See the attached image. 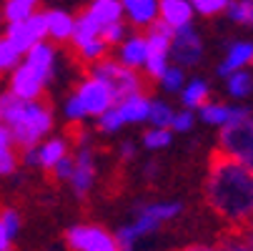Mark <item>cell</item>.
I'll return each instance as SVG.
<instances>
[{"mask_svg": "<svg viewBox=\"0 0 253 251\" xmlns=\"http://www.w3.org/2000/svg\"><path fill=\"white\" fill-rule=\"evenodd\" d=\"M203 201L226 226L243 231L253 219V168L215 153L203 178Z\"/></svg>", "mask_w": 253, "mask_h": 251, "instance_id": "obj_1", "label": "cell"}, {"mask_svg": "<svg viewBox=\"0 0 253 251\" xmlns=\"http://www.w3.org/2000/svg\"><path fill=\"white\" fill-rule=\"evenodd\" d=\"M183 208H186L183 201H178V199L138 201L133 206L130 219L113 231L121 251H138V246L146 241V239L156 236L163 226H168L175 219L183 216Z\"/></svg>", "mask_w": 253, "mask_h": 251, "instance_id": "obj_2", "label": "cell"}, {"mask_svg": "<svg viewBox=\"0 0 253 251\" xmlns=\"http://www.w3.org/2000/svg\"><path fill=\"white\" fill-rule=\"evenodd\" d=\"M55 70H58V50L53 43L43 41L33 46L23 55V60L10 70L8 91L23 100H41L48 83L55 78Z\"/></svg>", "mask_w": 253, "mask_h": 251, "instance_id": "obj_3", "label": "cell"}, {"mask_svg": "<svg viewBox=\"0 0 253 251\" xmlns=\"http://www.w3.org/2000/svg\"><path fill=\"white\" fill-rule=\"evenodd\" d=\"M53 126H55V118H53L50 105H45L43 100H25L20 116L8 128L13 133V143L23 151V149H33L38 143H43L50 136Z\"/></svg>", "mask_w": 253, "mask_h": 251, "instance_id": "obj_4", "label": "cell"}, {"mask_svg": "<svg viewBox=\"0 0 253 251\" xmlns=\"http://www.w3.org/2000/svg\"><path fill=\"white\" fill-rule=\"evenodd\" d=\"M90 76H95L98 81H103L108 88L113 91V96L121 100L126 96L133 93H143V76L140 70H130L126 65H121L116 58H103L98 63L90 65Z\"/></svg>", "mask_w": 253, "mask_h": 251, "instance_id": "obj_5", "label": "cell"}, {"mask_svg": "<svg viewBox=\"0 0 253 251\" xmlns=\"http://www.w3.org/2000/svg\"><path fill=\"white\" fill-rule=\"evenodd\" d=\"M63 246L65 251H121L113 231L90 221L68 226L63 234Z\"/></svg>", "mask_w": 253, "mask_h": 251, "instance_id": "obj_6", "label": "cell"}, {"mask_svg": "<svg viewBox=\"0 0 253 251\" xmlns=\"http://www.w3.org/2000/svg\"><path fill=\"white\" fill-rule=\"evenodd\" d=\"M218 153L253 168V113L218 131Z\"/></svg>", "mask_w": 253, "mask_h": 251, "instance_id": "obj_7", "label": "cell"}, {"mask_svg": "<svg viewBox=\"0 0 253 251\" xmlns=\"http://www.w3.org/2000/svg\"><path fill=\"white\" fill-rule=\"evenodd\" d=\"M170 38H173V28L166 25L163 20H156L146 28V41H148V58H146V70L148 78H161L166 73V68L170 65L168 58V48H170Z\"/></svg>", "mask_w": 253, "mask_h": 251, "instance_id": "obj_8", "label": "cell"}, {"mask_svg": "<svg viewBox=\"0 0 253 251\" xmlns=\"http://www.w3.org/2000/svg\"><path fill=\"white\" fill-rule=\"evenodd\" d=\"M73 161H76V168H73V176H70V191H73L76 199H88L95 189V181H98V156H95V149L93 143H76V151H73Z\"/></svg>", "mask_w": 253, "mask_h": 251, "instance_id": "obj_9", "label": "cell"}, {"mask_svg": "<svg viewBox=\"0 0 253 251\" xmlns=\"http://www.w3.org/2000/svg\"><path fill=\"white\" fill-rule=\"evenodd\" d=\"M203 55H206V43H203L201 33L193 25L173 30L170 48H168V58H170L173 65L193 68V65H198L203 60Z\"/></svg>", "mask_w": 253, "mask_h": 251, "instance_id": "obj_10", "label": "cell"}, {"mask_svg": "<svg viewBox=\"0 0 253 251\" xmlns=\"http://www.w3.org/2000/svg\"><path fill=\"white\" fill-rule=\"evenodd\" d=\"M73 96L81 100V105H83V111H85L88 118L103 116L108 108H113V105L118 103V98L113 96V91L108 88L103 81H98L95 76H90V73L78 81Z\"/></svg>", "mask_w": 253, "mask_h": 251, "instance_id": "obj_11", "label": "cell"}, {"mask_svg": "<svg viewBox=\"0 0 253 251\" xmlns=\"http://www.w3.org/2000/svg\"><path fill=\"white\" fill-rule=\"evenodd\" d=\"M3 35L20 50V55H25L33 46H38L43 41H48V23H45V10H35L28 20L23 23H13L3 28Z\"/></svg>", "mask_w": 253, "mask_h": 251, "instance_id": "obj_12", "label": "cell"}, {"mask_svg": "<svg viewBox=\"0 0 253 251\" xmlns=\"http://www.w3.org/2000/svg\"><path fill=\"white\" fill-rule=\"evenodd\" d=\"M248 116H251V108L243 105V103H223V100H211V98L196 111V118L203 126L218 128V131L231 126V123H238Z\"/></svg>", "mask_w": 253, "mask_h": 251, "instance_id": "obj_13", "label": "cell"}, {"mask_svg": "<svg viewBox=\"0 0 253 251\" xmlns=\"http://www.w3.org/2000/svg\"><path fill=\"white\" fill-rule=\"evenodd\" d=\"M253 65V41H231L226 46V53L218 63V68H215V73H218L221 78H228L231 73H236V70H243Z\"/></svg>", "mask_w": 253, "mask_h": 251, "instance_id": "obj_14", "label": "cell"}, {"mask_svg": "<svg viewBox=\"0 0 253 251\" xmlns=\"http://www.w3.org/2000/svg\"><path fill=\"white\" fill-rule=\"evenodd\" d=\"M148 58V41H146V33H130L128 38L118 46L116 60L130 70H143Z\"/></svg>", "mask_w": 253, "mask_h": 251, "instance_id": "obj_15", "label": "cell"}, {"mask_svg": "<svg viewBox=\"0 0 253 251\" xmlns=\"http://www.w3.org/2000/svg\"><path fill=\"white\" fill-rule=\"evenodd\" d=\"M193 8L188 0H158V20L170 25L173 30L193 25Z\"/></svg>", "mask_w": 253, "mask_h": 251, "instance_id": "obj_16", "label": "cell"}, {"mask_svg": "<svg viewBox=\"0 0 253 251\" xmlns=\"http://www.w3.org/2000/svg\"><path fill=\"white\" fill-rule=\"evenodd\" d=\"M118 113L123 118L126 126H140V123H148V108H151V98L146 93H133L121 98L118 103Z\"/></svg>", "mask_w": 253, "mask_h": 251, "instance_id": "obj_17", "label": "cell"}, {"mask_svg": "<svg viewBox=\"0 0 253 251\" xmlns=\"http://www.w3.org/2000/svg\"><path fill=\"white\" fill-rule=\"evenodd\" d=\"M123 18L130 20L135 28H148L158 20V0H121Z\"/></svg>", "mask_w": 253, "mask_h": 251, "instance_id": "obj_18", "label": "cell"}, {"mask_svg": "<svg viewBox=\"0 0 253 251\" xmlns=\"http://www.w3.org/2000/svg\"><path fill=\"white\" fill-rule=\"evenodd\" d=\"M70 143L73 141H68L65 136H48L43 143H38V168L48 171L70 153Z\"/></svg>", "mask_w": 253, "mask_h": 251, "instance_id": "obj_19", "label": "cell"}, {"mask_svg": "<svg viewBox=\"0 0 253 251\" xmlns=\"http://www.w3.org/2000/svg\"><path fill=\"white\" fill-rule=\"evenodd\" d=\"M45 23H48V38L55 43H68L76 33V15L60 8L45 10Z\"/></svg>", "mask_w": 253, "mask_h": 251, "instance_id": "obj_20", "label": "cell"}, {"mask_svg": "<svg viewBox=\"0 0 253 251\" xmlns=\"http://www.w3.org/2000/svg\"><path fill=\"white\" fill-rule=\"evenodd\" d=\"M95 23L105 30L108 25H113V23H123V5H121V0H90V5L85 8Z\"/></svg>", "mask_w": 253, "mask_h": 251, "instance_id": "obj_21", "label": "cell"}, {"mask_svg": "<svg viewBox=\"0 0 253 251\" xmlns=\"http://www.w3.org/2000/svg\"><path fill=\"white\" fill-rule=\"evenodd\" d=\"M180 96V105L183 108H188V111H198L201 105L211 98V86H208V81L206 78H188L186 81V86H183V91L178 93Z\"/></svg>", "mask_w": 253, "mask_h": 251, "instance_id": "obj_22", "label": "cell"}, {"mask_svg": "<svg viewBox=\"0 0 253 251\" xmlns=\"http://www.w3.org/2000/svg\"><path fill=\"white\" fill-rule=\"evenodd\" d=\"M226 81V93L228 98L233 100H246L253 96V70L243 68V70H236V73H231Z\"/></svg>", "mask_w": 253, "mask_h": 251, "instance_id": "obj_23", "label": "cell"}, {"mask_svg": "<svg viewBox=\"0 0 253 251\" xmlns=\"http://www.w3.org/2000/svg\"><path fill=\"white\" fill-rule=\"evenodd\" d=\"M173 143V131L170 128H146L140 136V146L146 149L148 153H158V151H166L170 149Z\"/></svg>", "mask_w": 253, "mask_h": 251, "instance_id": "obj_24", "label": "cell"}, {"mask_svg": "<svg viewBox=\"0 0 253 251\" xmlns=\"http://www.w3.org/2000/svg\"><path fill=\"white\" fill-rule=\"evenodd\" d=\"M173 113H175V108H173L168 100H163V98H151L148 123H151L153 128H170V123H173Z\"/></svg>", "mask_w": 253, "mask_h": 251, "instance_id": "obj_25", "label": "cell"}, {"mask_svg": "<svg viewBox=\"0 0 253 251\" xmlns=\"http://www.w3.org/2000/svg\"><path fill=\"white\" fill-rule=\"evenodd\" d=\"M228 20L243 28H253V0H231V5L226 8Z\"/></svg>", "mask_w": 253, "mask_h": 251, "instance_id": "obj_26", "label": "cell"}, {"mask_svg": "<svg viewBox=\"0 0 253 251\" xmlns=\"http://www.w3.org/2000/svg\"><path fill=\"white\" fill-rule=\"evenodd\" d=\"M186 81H188L186 68L173 65V63L166 68V73L158 78V83H161V88H163L166 93H180V91H183V86H186Z\"/></svg>", "mask_w": 253, "mask_h": 251, "instance_id": "obj_27", "label": "cell"}, {"mask_svg": "<svg viewBox=\"0 0 253 251\" xmlns=\"http://www.w3.org/2000/svg\"><path fill=\"white\" fill-rule=\"evenodd\" d=\"M108 50H111V46H108L103 38H95V41H88V43H83L81 48H76V53H78V58L83 60V63H88V65H93V63H98V60H103L105 55H108Z\"/></svg>", "mask_w": 253, "mask_h": 251, "instance_id": "obj_28", "label": "cell"}, {"mask_svg": "<svg viewBox=\"0 0 253 251\" xmlns=\"http://www.w3.org/2000/svg\"><path fill=\"white\" fill-rule=\"evenodd\" d=\"M23 60L20 50L5 38V35H0V76L3 73H10V70Z\"/></svg>", "mask_w": 253, "mask_h": 251, "instance_id": "obj_29", "label": "cell"}, {"mask_svg": "<svg viewBox=\"0 0 253 251\" xmlns=\"http://www.w3.org/2000/svg\"><path fill=\"white\" fill-rule=\"evenodd\" d=\"M123 128H126V123H123V118L118 113V105H113V108H108L103 116H98V131L103 136H116Z\"/></svg>", "mask_w": 253, "mask_h": 251, "instance_id": "obj_30", "label": "cell"}, {"mask_svg": "<svg viewBox=\"0 0 253 251\" xmlns=\"http://www.w3.org/2000/svg\"><path fill=\"white\" fill-rule=\"evenodd\" d=\"M191 8L196 15H203V18H215L226 13V8L231 5V0H188Z\"/></svg>", "mask_w": 253, "mask_h": 251, "instance_id": "obj_31", "label": "cell"}, {"mask_svg": "<svg viewBox=\"0 0 253 251\" xmlns=\"http://www.w3.org/2000/svg\"><path fill=\"white\" fill-rule=\"evenodd\" d=\"M33 13H35V10L25 8L23 3H18V0H5V3H3V8H0V15H3L5 25H13V23H23V20H28V18H30Z\"/></svg>", "mask_w": 253, "mask_h": 251, "instance_id": "obj_32", "label": "cell"}, {"mask_svg": "<svg viewBox=\"0 0 253 251\" xmlns=\"http://www.w3.org/2000/svg\"><path fill=\"white\" fill-rule=\"evenodd\" d=\"M0 221H3V226H5L8 236L15 241V239H18V234L23 231V216H20V211H18V208H13V206L0 208Z\"/></svg>", "mask_w": 253, "mask_h": 251, "instance_id": "obj_33", "label": "cell"}, {"mask_svg": "<svg viewBox=\"0 0 253 251\" xmlns=\"http://www.w3.org/2000/svg\"><path fill=\"white\" fill-rule=\"evenodd\" d=\"M63 116H65L68 123H76V126H81V123L88 118L85 111H83V105H81V100H78L73 93L63 100Z\"/></svg>", "mask_w": 253, "mask_h": 251, "instance_id": "obj_34", "label": "cell"}, {"mask_svg": "<svg viewBox=\"0 0 253 251\" xmlns=\"http://www.w3.org/2000/svg\"><path fill=\"white\" fill-rule=\"evenodd\" d=\"M20 168V156L15 149L0 151V178H13Z\"/></svg>", "mask_w": 253, "mask_h": 251, "instance_id": "obj_35", "label": "cell"}, {"mask_svg": "<svg viewBox=\"0 0 253 251\" xmlns=\"http://www.w3.org/2000/svg\"><path fill=\"white\" fill-rule=\"evenodd\" d=\"M196 111H188V108H180L173 113V123H170V131L173 133H191L193 126H196Z\"/></svg>", "mask_w": 253, "mask_h": 251, "instance_id": "obj_36", "label": "cell"}, {"mask_svg": "<svg viewBox=\"0 0 253 251\" xmlns=\"http://www.w3.org/2000/svg\"><path fill=\"white\" fill-rule=\"evenodd\" d=\"M130 35V30H128V25L126 23H113V25H108L103 33H100V38L111 46V48H118L126 38Z\"/></svg>", "mask_w": 253, "mask_h": 251, "instance_id": "obj_37", "label": "cell"}, {"mask_svg": "<svg viewBox=\"0 0 253 251\" xmlns=\"http://www.w3.org/2000/svg\"><path fill=\"white\" fill-rule=\"evenodd\" d=\"M73 168H76L73 153H68L65 158H60V161L50 168V173H53L55 181H70V176H73Z\"/></svg>", "mask_w": 253, "mask_h": 251, "instance_id": "obj_38", "label": "cell"}, {"mask_svg": "<svg viewBox=\"0 0 253 251\" xmlns=\"http://www.w3.org/2000/svg\"><path fill=\"white\" fill-rule=\"evenodd\" d=\"M221 246H223V251H253V244L246 241V236H243L241 231L226 236V239L221 241Z\"/></svg>", "mask_w": 253, "mask_h": 251, "instance_id": "obj_39", "label": "cell"}, {"mask_svg": "<svg viewBox=\"0 0 253 251\" xmlns=\"http://www.w3.org/2000/svg\"><path fill=\"white\" fill-rule=\"evenodd\" d=\"M161 161H156V158H151V161H146L140 166V176H143V181H148V184H153V181H158L161 178Z\"/></svg>", "mask_w": 253, "mask_h": 251, "instance_id": "obj_40", "label": "cell"}, {"mask_svg": "<svg viewBox=\"0 0 253 251\" xmlns=\"http://www.w3.org/2000/svg\"><path fill=\"white\" fill-rule=\"evenodd\" d=\"M173 251H223V246H221V241L218 244L215 241H191V244H183Z\"/></svg>", "mask_w": 253, "mask_h": 251, "instance_id": "obj_41", "label": "cell"}, {"mask_svg": "<svg viewBox=\"0 0 253 251\" xmlns=\"http://www.w3.org/2000/svg\"><path fill=\"white\" fill-rule=\"evenodd\" d=\"M135 156H138V143L135 141H121L118 143V158H121V163H130V161H135Z\"/></svg>", "mask_w": 253, "mask_h": 251, "instance_id": "obj_42", "label": "cell"}, {"mask_svg": "<svg viewBox=\"0 0 253 251\" xmlns=\"http://www.w3.org/2000/svg\"><path fill=\"white\" fill-rule=\"evenodd\" d=\"M20 166H25V168H38V146L20 151Z\"/></svg>", "mask_w": 253, "mask_h": 251, "instance_id": "obj_43", "label": "cell"}, {"mask_svg": "<svg viewBox=\"0 0 253 251\" xmlns=\"http://www.w3.org/2000/svg\"><path fill=\"white\" fill-rule=\"evenodd\" d=\"M5 149H15V143H13V133L5 123H0V151H5Z\"/></svg>", "mask_w": 253, "mask_h": 251, "instance_id": "obj_44", "label": "cell"}, {"mask_svg": "<svg viewBox=\"0 0 253 251\" xmlns=\"http://www.w3.org/2000/svg\"><path fill=\"white\" fill-rule=\"evenodd\" d=\"M10 246H13V239L8 236V231H5L3 221H0V251H3V249H10Z\"/></svg>", "mask_w": 253, "mask_h": 251, "instance_id": "obj_45", "label": "cell"}, {"mask_svg": "<svg viewBox=\"0 0 253 251\" xmlns=\"http://www.w3.org/2000/svg\"><path fill=\"white\" fill-rule=\"evenodd\" d=\"M241 234L246 236V241H251V244H253V219H251V221L243 226V231H241Z\"/></svg>", "mask_w": 253, "mask_h": 251, "instance_id": "obj_46", "label": "cell"}, {"mask_svg": "<svg viewBox=\"0 0 253 251\" xmlns=\"http://www.w3.org/2000/svg\"><path fill=\"white\" fill-rule=\"evenodd\" d=\"M18 3H23L25 8H30V10H35V8H38V5H41V0H18Z\"/></svg>", "mask_w": 253, "mask_h": 251, "instance_id": "obj_47", "label": "cell"}, {"mask_svg": "<svg viewBox=\"0 0 253 251\" xmlns=\"http://www.w3.org/2000/svg\"><path fill=\"white\" fill-rule=\"evenodd\" d=\"M5 25V20H3V15H0V28H3Z\"/></svg>", "mask_w": 253, "mask_h": 251, "instance_id": "obj_48", "label": "cell"}, {"mask_svg": "<svg viewBox=\"0 0 253 251\" xmlns=\"http://www.w3.org/2000/svg\"><path fill=\"white\" fill-rule=\"evenodd\" d=\"M48 251H65V249H48Z\"/></svg>", "mask_w": 253, "mask_h": 251, "instance_id": "obj_49", "label": "cell"}, {"mask_svg": "<svg viewBox=\"0 0 253 251\" xmlns=\"http://www.w3.org/2000/svg\"><path fill=\"white\" fill-rule=\"evenodd\" d=\"M3 251H15V249H13V246H10V249H3Z\"/></svg>", "mask_w": 253, "mask_h": 251, "instance_id": "obj_50", "label": "cell"}, {"mask_svg": "<svg viewBox=\"0 0 253 251\" xmlns=\"http://www.w3.org/2000/svg\"><path fill=\"white\" fill-rule=\"evenodd\" d=\"M0 123H3V116H0Z\"/></svg>", "mask_w": 253, "mask_h": 251, "instance_id": "obj_51", "label": "cell"}, {"mask_svg": "<svg viewBox=\"0 0 253 251\" xmlns=\"http://www.w3.org/2000/svg\"><path fill=\"white\" fill-rule=\"evenodd\" d=\"M148 251H156V249H148Z\"/></svg>", "mask_w": 253, "mask_h": 251, "instance_id": "obj_52", "label": "cell"}]
</instances>
